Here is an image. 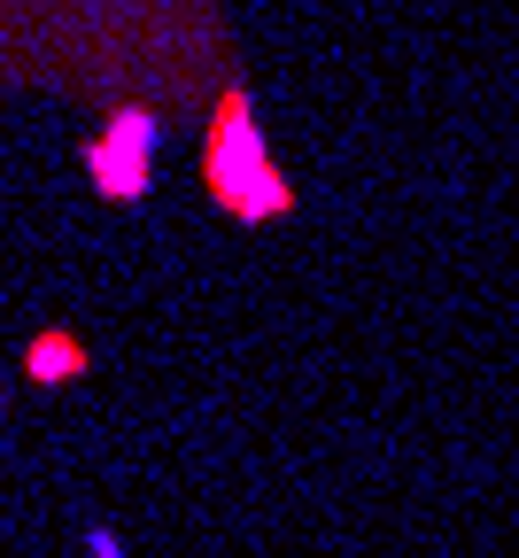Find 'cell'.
Segmentation results:
<instances>
[{
	"mask_svg": "<svg viewBox=\"0 0 519 558\" xmlns=\"http://www.w3.org/2000/svg\"><path fill=\"white\" fill-rule=\"evenodd\" d=\"M156 140H164V117L156 109H117L94 140H86V179L101 202H140L156 186Z\"/></svg>",
	"mask_w": 519,
	"mask_h": 558,
	"instance_id": "obj_2",
	"label": "cell"
},
{
	"mask_svg": "<svg viewBox=\"0 0 519 558\" xmlns=\"http://www.w3.org/2000/svg\"><path fill=\"white\" fill-rule=\"evenodd\" d=\"M79 558H124V535L117 527H86V550Z\"/></svg>",
	"mask_w": 519,
	"mask_h": 558,
	"instance_id": "obj_4",
	"label": "cell"
},
{
	"mask_svg": "<svg viewBox=\"0 0 519 558\" xmlns=\"http://www.w3.org/2000/svg\"><path fill=\"white\" fill-rule=\"evenodd\" d=\"M202 179H209V194H217V202H226V218H241V226H279L287 209H294V186L279 179L271 140L256 132V117H249V94H241V86L226 94V109H217V124H209Z\"/></svg>",
	"mask_w": 519,
	"mask_h": 558,
	"instance_id": "obj_1",
	"label": "cell"
},
{
	"mask_svg": "<svg viewBox=\"0 0 519 558\" xmlns=\"http://www.w3.org/2000/svg\"><path fill=\"white\" fill-rule=\"evenodd\" d=\"M86 341L79 333H62V326H47L32 349H24V380H39V388H55V380H86Z\"/></svg>",
	"mask_w": 519,
	"mask_h": 558,
	"instance_id": "obj_3",
	"label": "cell"
}]
</instances>
